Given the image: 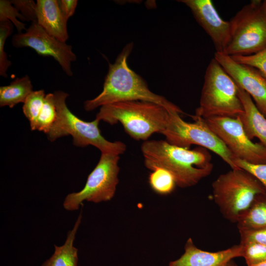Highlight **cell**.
<instances>
[{"instance_id":"52a82bcc","label":"cell","mask_w":266,"mask_h":266,"mask_svg":"<svg viewBox=\"0 0 266 266\" xmlns=\"http://www.w3.org/2000/svg\"><path fill=\"white\" fill-rule=\"evenodd\" d=\"M230 23V37L224 54L247 56L266 47V15L262 0H252L243 6Z\"/></svg>"},{"instance_id":"5b68a950","label":"cell","mask_w":266,"mask_h":266,"mask_svg":"<svg viewBox=\"0 0 266 266\" xmlns=\"http://www.w3.org/2000/svg\"><path fill=\"white\" fill-rule=\"evenodd\" d=\"M54 95L57 116L56 121L46 134L50 141H54L60 137L70 135L72 137L73 144L78 147L91 145L103 153L120 155L125 153V143L120 141H108L101 135L99 128L100 120L95 118L91 122H86L70 111L66 104L67 93L57 91Z\"/></svg>"},{"instance_id":"7a4b0ae2","label":"cell","mask_w":266,"mask_h":266,"mask_svg":"<svg viewBox=\"0 0 266 266\" xmlns=\"http://www.w3.org/2000/svg\"><path fill=\"white\" fill-rule=\"evenodd\" d=\"M133 47L132 42L128 44L115 62L109 64L102 91L95 98L84 102L85 110L92 111L106 104L132 100L152 102L167 109L178 108L164 97L151 91L141 76L129 67L127 59Z\"/></svg>"},{"instance_id":"2e32d148","label":"cell","mask_w":266,"mask_h":266,"mask_svg":"<svg viewBox=\"0 0 266 266\" xmlns=\"http://www.w3.org/2000/svg\"><path fill=\"white\" fill-rule=\"evenodd\" d=\"M238 87L243 107V112L239 117L244 131L250 139L257 138L266 147V117L256 107L250 96Z\"/></svg>"},{"instance_id":"603a6c76","label":"cell","mask_w":266,"mask_h":266,"mask_svg":"<svg viewBox=\"0 0 266 266\" xmlns=\"http://www.w3.org/2000/svg\"><path fill=\"white\" fill-rule=\"evenodd\" d=\"M241 246V257L247 266H255L266 262V245L255 243H239Z\"/></svg>"},{"instance_id":"ac0fdd59","label":"cell","mask_w":266,"mask_h":266,"mask_svg":"<svg viewBox=\"0 0 266 266\" xmlns=\"http://www.w3.org/2000/svg\"><path fill=\"white\" fill-rule=\"evenodd\" d=\"M239 230H252L266 228V193L258 195L237 222Z\"/></svg>"},{"instance_id":"f546056e","label":"cell","mask_w":266,"mask_h":266,"mask_svg":"<svg viewBox=\"0 0 266 266\" xmlns=\"http://www.w3.org/2000/svg\"><path fill=\"white\" fill-rule=\"evenodd\" d=\"M58 2L62 13L67 21L74 14L78 1L76 0H59Z\"/></svg>"},{"instance_id":"7c38bea8","label":"cell","mask_w":266,"mask_h":266,"mask_svg":"<svg viewBox=\"0 0 266 266\" xmlns=\"http://www.w3.org/2000/svg\"><path fill=\"white\" fill-rule=\"evenodd\" d=\"M216 59L237 85L252 98L266 117V77L256 68L235 62L222 53L215 52Z\"/></svg>"},{"instance_id":"4dcf8cb0","label":"cell","mask_w":266,"mask_h":266,"mask_svg":"<svg viewBox=\"0 0 266 266\" xmlns=\"http://www.w3.org/2000/svg\"><path fill=\"white\" fill-rule=\"evenodd\" d=\"M262 5L265 13L266 15V0L262 1Z\"/></svg>"},{"instance_id":"4fadbf2b","label":"cell","mask_w":266,"mask_h":266,"mask_svg":"<svg viewBox=\"0 0 266 266\" xmlns=\"http://www.w3.org/2000/svg\"><path fill=\"white\" fill-rule=\"evenodd\" d=\"M195 19L211 38L216 52L223 53L229 40L230 21L219 15L210 0H182Z\"/></svg>"},{"instance_id":"d6a6232c","label":"cell","mask_w":266,"mask_h":266,"mask_svg":"<svg viewBox=\"0 0 266 266\" xmlns=\"http://www.w3.org/2000/svg\"><path fill=\"white\" fill-rule=\"evenodd\" d=\"M255 266H266V262Z\"/></svg>"},{"instance_id":"8fae6325","label":"cell","mask_w":266,"mask_h":266,"mask_svg":"<svg viewBox=\"0 0 266 266\" xmlns=\"http://www.w3.org/2000/svg\"><path fill=\"white\" fill-rule=\"evenodd\" d=\"M12 43L14 47H30L40 55L53 57L66 75L72 76L71 65L76 56L71 46L48 33L36 21L32 22L25 32L14 34Z\"/></svg>"},{"instance_id":"d6986e66","label":"cell","mask_w":266,"mask_h":266,"mask_svg":"<svg viewBox=\"0 0 266 266\" xmlns=\"http://www.w3.org/2000/svg\"><path fill=\"white\" fill-rule=\"evenodd\" d=\"M33 91L30 77L27 75L17 78L10 84L0 87V106L12 108L16 104L24 103Z\"/></svg>"},{"instance_id":"7402d4cb","label":"cell","mask_w":266,"mask_h":266,"mask_svg":"<svg viewBox=\"0 0 266 266\" xmlns=\"http://www.w3.org/2000/svg\"><path fill=\"white\" fill-rule=\"evenodd\" d=\"M57 116L54 93L46 94L43 107L36 121L35 130L47 134L56 121Z\"/></svg>"},{"instance_id":"e0dca14e","label":"cell","mask_w":266,"mask_h":266,"mask_svg":"<svg viewBox=\"0 0 266 266\" xmlns=\"http://www.w3.org/2000/svg\"><path fill=\"white\" fill-rule=\"evenodd\" d=\"M81 219L80 213L72 229L68 232L65 243L61 246L54 245V253L41 266H78V249L73 246V242Z\"/></svg>"},{"instance_id":"9c48e42d","label":"cell","mask_w":266,"mask_h":266,"mask_svg":"<svg viewBox=\"0 0 266 266\" xmlns=\"http://www.w3.org/2000/svg\"><path fill=\"white\" fill-rule=\"evenodd\" d=\"M119 159L118 155L101 153L99 162L88 175L83 188L66 196L64 208L68 211L77 210L85 200L94 203L110 200L119 182Z\"/></svg>"},{"instance_id":"8992f818","label":"cell","mask_w":266,"mask_h":266,"mask_svg":"<svg viewBox=\"0 0 266 266\" xmlns=\"http://www.w3.org/2000/svg\"><path fill=\"white\" fill-rule=\"evenodd\" d=\"M212 187L214 201L223 216L236 223L255 198L266 193L258 179L240 168L220 174L213 182Z\"/></svg>"},{"instance_id":"277c9868","label":"cell","mask_w":266,"mask_h":266,"mask_svg":"<svg viewBox=\"0 0 266 266\" xmlns=\"http://www.w3.org/2000/svg\"><path fill=\"white\" fill-rule=\"evenodd\" d=\"M243 112L237 84L213 58L206 68L199 106L195 115L205 119L237 117Z\"/></svg>"},{"instance_id":"6da1fadb","label":"cell","mask_w":266,"mask_h":266,"mask_svg":"<svg viewBox=\"0 0 266 266\" xmlns=\"http://www.w3.org/2000/svg\"><path fill=\"white\" fill-rule=\"evenodd\" d=\"M141 151L147 168L167 170L181 188L197 184L213 168L208 150L200 146L191 150L171 144L166 140L153 139L143 141Z\"/></svg>"},{"instance_id":"44dd1931","label":"cell","mask_w":266,"mask_h":266,"mask_svg":"<svg viewBox=\"0 0 266 266\" xmlns=\"http://www.w3.org/2000/svg\"><path fill=\"white\" fill-rule=\"evenodd\" d=\"M45 96L43 90L33 91L23 103V112L29 121L32 131L35 130L36 121L43 107Z\"/></svg>"},{"instance_id":"9a60e30c","label":"cell","mask_w":266,"mask_h":266,"mask_svg":"<svg viewBox=\"0 0 266 266\" xmlns=\"http://www.w3.org/2000/svg\"><path fill=\"white\" fill-rule=\"evenodd\" d=\"M36 22L49 34L66 42L68 38L67 20L60 9L58 0H37Z\"/></svg>"},{"instance_id":"ffe728a7","label":"cell","mask_w":266,"mask_h":266,"mask_svg":"<svg viewBox=\"0 0 266 266\" xmlns=\"http://www.w3.org/2000/svg\"><path fill=\"white\" fill-rule=\"evenodd\" d=\"M148 180L152 190L160 195L171 193L176 185L173 175L167 170L162 167H156L153 169Z\"/></svg>"},{"instance_id":"ba28073f","label":"cell","mask_w":266,"mask_h":266,"mask_svg":"<svg viewBox=\"0 0 266 266\" xmlns=\"http://www.w3.org/2000/svg\"><path fill=\"white\" fill-rule=\"evenodd\" d=\"M183 113L180 108L169 110L166 128L162 133L166 140L187 149L192 145L205 148L218 155L232 169L238 168L235 164V157L210 129L204 119L194 115V122H187L180 115Z\"/></svg>"},{"instance_id":"83f0119b","label":"cell","mask_w":266,"mask_h":266,"mask_svg":"<svg viewBox=\"0 0 266 266\" xmlns=\"http://www.w3.org/2000/svg\"><path fill=\"white\" fill-rule=\"evenodd\" d=\"M235 164L253 175L266 189V164H252L238 159L235 160Z\"/></svg>"},{"instance_id":"4316f807","label":"cell","mask_w":266,"mask_h":266,"mask_svg":"<svg viewBox=\"0 0 266 266\" xmlns=\"http://www.w3.org/2000/svg\"><path fill=\"white\" fill-rule=\"evenodd\" d=\"M23 16L24 21H36V3L32 0H11Z\"/></svg>"},{"instance_id":"30bf717a","label":"cell","mask_w":266,"mask_h":266,"mask_svg":"<svg viewBox=\"0 0 266 266\" xmlns=\"http://www.w3.org/2000/svg\"><path fill=\"white\" fill-rule=\"evenodd\" d=\"M204 120L236 159L252 164H266V147L249 138L239 116L215 117Z\"/></svg>"},{"instance_id":"f1b7e54d","label":"cell","mask_w":266,"mask_h":266,"mask_svg":"<svg viewBox=\"0 0 266 266\" xmlns=\"http://www.w3.org/2000/svg\"><path fill=\"white\" fill-rule=\"evenodd\" d=\"M238 231L240 243L255 242L266 245V228Z\"/></svg>"},{"instance_id":"cb8c5ba5","label":"cell","mask_w":266,"mask_h":266,"mask_svg":"<svg viewBox=\"0 0 266 266\" xmlns=\"http://www.w3.org/2000/svg\"><path fill=\"white\" fill-rule=\"evenodd\" d=\"M12 31L13 24L10 21H0V75L3 77H7V71L11 65L4 51V44Z\"/></svg>"},{"instance_id":"5bb4252c","label":"cell","mask_w":266,"mask_h":266,"mask_svg":"<svg viewBox=\"0 0 266 266\" xmlns=\"http://www.w3.org/2000/svg\"><path fill=\"white\" fill-rule=\"evenodd\" d=\"M240 244L225 250L209 252L197 247L189 238L184 247V253L169 266H227L233 259L241 257Z\"/></svg>"},{"instance_id":"1f68e13d","label":"cell","mask_w":266,"mask_h":266,"mask_svg":"<svg viewBox=\"0 0 266 266\" xmlns=\"http://www.w3.org/2000/svg\"><path fill=\"white\" fill-rule=\"evenodd\" d=\"M227 266H236V265L233 261H232Z\"/></svg>"},{"instance_id":"d4e9b609","label":"cell","mask_w":266,"mask_h":266,"mask_svg":"<svg viewBox=\"0 0 266 266\" xmlns=\"http://www.w3.org/2000/svg\"><path fill=\"white\" fill-rule=\"evenodd\" d=\"M8 20L16 28L18 33L26 30L25 24L20 21H24V18L18 10L13 6L11 1L0 0V21Z\"/></svg>"},{"instance_id":"3957f363","label":"cell","mask_w":266,"mask_h":266,"mask_svg":"<svg viewBox=\"0 0 266 266\" xmlns=\"http://www.w3.org/2000/svg\"><path fill=\"white\" fill-rule=\"evenodd\" d=\"M170 109L147 101H122L101 106L96 118L111 125L119 122L131 137L144 141L153 133L162 134Z\"/></svg>"},{"instance_id":"484cf974","label":"cell","mask_w":266,"mask_h":266,"mask_svg":"<svg viewBox=\"0 0 266 266\" xmlns=\"http://www.w3.org/2000/svg\"><path fill=\"white\" fill-rule=\"evenodd\" d=\"M231 57L238 63L256 68L266 77V47L251 55Z\"/></svg>"}]
</instances>
